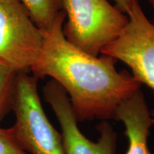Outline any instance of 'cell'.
Returning a JSON list of instances; mask_svg holds the SVG:
<instances>
[{
  "label": "cell",
  "mask_w": 154,
  "mask_h": 154,
  "mask_svg": "<svg viewBox=\"0 0 154 154\" xmlns=\"http://www.w3.org/2000/svg\"><path fill=\"white\" fill-rule=\"evenodd\" d=\"M63 11L53 26L42 31L43 45L30 72L36 79L51 77L66 92L78 121L114 119L119 106L141 84L127 71H117L110 56L91 55L66 39Z\"/></svg>",
  "instance_id": "obj_1"
},
{
  "label": "cell",
  "mask_w": 154,
  "mask_h": 154,
  "mask_svg": "<svg viewBox=\"0 0 154 154\" xmlns=\"http://www.w3.org/2000/svg\"><path fill=\"white\" fill-rule=\"evenodd\" d=\"M67 21L64 37L74 47L99 56L116 39L128 23V16L108 0H63Z\"/></svg>",
  "instance_id": "obj_2"
},
{
  "label": "cell",
  "mask_w": 154,
  "mask_h": 154,
  "mask_svg": "<svg viewBox=\"0 0 154 154\" xmlns=\"http://www.w3.org/2000/svg\"><path fill=\"white\" fill-rule=\"evenodd\" d=\"M29 72H19L14 82L11 127L22 149L31 154H66L62 136L50 123L39 95L38 79Z\"/></svg>",
  "instance_id": "obj_3"
},
{
  "label": "cell",
  "mask_w": 154,
  "mask_h": 154,
  "mask_svg": "<svg viewBox=\"0 0 154 154\" xmlns=\"http://www.w3.org/2000/svg\"><path fill=\"white\" fill-rule=\"evenodd\" d=\"M43 34L19 0H0V62L17 73L30 72Z\"/></svg>",
  "instance_id": "obj_4"
},
{
  "label": "cell",
  "mask_w": 154,
  "mask_h": 154,
  "mask_svg": "<svg viewBox=\"0 0 154 154\" xmlns=\"http://www.w3.org/2000/svg\"><path fill=\"white\" fill-rule=\"evenodd\" d=\"M128 23L101 54L110 56L129 67L132 76L154 93V22H150L138 0H132Z\"/></svg>",
  "instance_id": "obj_5"
},
{
  "label": "cell",
  "mask_w": 154,
  "mask_h": 154,
  "mask_svg": "<svg viewBox=\"0 0 154 154\" xmlns=\"http://www.w3.org/2000/svg\"><path fill=\"white\" fill-rule=\"evenodd\" d=\"M43 95L60 125L65 153L116 154L117 134L108 121L98 125L99 137L91 141L80 131L69 96L57 82L49 81L43 88Z\"/></svg>",
  "instance_id": "obj_6"
},
{
  "label": "cell",
  "mask_w": 154,
  "mask_h": 154,
  "mask_svg": "<svg viewBox=\"0 0 154 154\" xmlns=\"http://www.w3.org/2000/svg\"><path fill=\"white\" fill-rule=\"evenodd\" d=\"M114 120L121 121L124 125L128 141L126 154H154L148 146V138L153 123L141 90L134 92L121 102Z\"/></svg>",
  "instance_id": "obj_7"
},
{
  "label": "cell",
  "mask_w": 154,
  "mask_h": 154,
  "mask_svg": "<svg viewBox=\"0 0 154 154\" xmlns=\"http://www.w3.org/2000/svg\"><path fill=\"white\" fill-rule=\"evenodd\" d=\"M27 10L34 24L41 31L53 26L63 11V0H19Z\"/></svg>",
  "instance_id": "obj_8"
},
{
  "label": "cell",
  "mask_w": 154,
  "mask_h": 154,
  "mask_svg": "<svg viewBox=\"0 0 154 154\" xmlns=\"http://www.w3.org/2000/svg\"><path fill=\"white\" fill-rule=\"evenodd\" d=\"M17 74L0 62V122L11 111Z\"/></svg>",
  "instance_id": "obj_9"
},
{
  "label": "cell",
  "mask_w": 154,
  "mask_h": 154,
  "mask_svg": "<svg viewBox=\"0 0 154 154\" xmlns=\"http://www.w3.org/2000/svg\"><path fill=\"white\" fill-rule=\"evenodd\" d=\"M0 154H26L19 144L11 128L0 127Z\"/></svg>",
  "instance_id": "obj_10"
},
{
  "label": "cell",
  "mask_w": 154,
  "mask_h": 154,
  "mask_svg": "<svg viewBox=\"0 0 154 154\" xmlns=\"http://www.w3.org/2000/svg\"><path fill=\"white\" fill-rule=\"evenodd\" d=\"M113 1L116 2V6L118 7L122 12L128 14L131 6L132 0H113Z\"/></svg>",
  "instance_id": "obj_11"
},
{
  "label": "cell",
  "mask_w": 154,
  "mask_h": 154,
  "mask_svg": "<svg viewBox=\"0 0 154 154\" xmlns=\"http://www.w3.org/2000/svg\"><path fill=\"white\" fill-rule=\"evenodd\" d=\"M149 3L151 4L152 8H153V11H154V0H149Z\"/></svg>",
  "instance_id": "obj_12"
},
{
  "label": "cell",
  "mask_w": 154,
  "mask_h": 154,
  "mask_svg": "<svg viewBox=\"0 0 154 154\" xmlns=\"http://www.w3.org/2000/svg\"><path fill=\"white\" fill-rule=\"evenodd\" d=\"M151 116H152V121H153V123L154 125V111L151 112Z\"/></svg>",
  "instance_id": "obj_13"
},
{
  "label": "cell",
  "mask_w": 154,
  "mask_h": 154,
  "mask_svg": "<svg viewBox=\"0 0 154 154\" xmlns=\"http://www.w3.org/2000/svg\"><path fill=\"white\" fill-rule=\"evenodd\" d=\"M153 22H154V21H153Z\"/></svg>",
  "instance_id": "obj_14"
}]
</instances>
